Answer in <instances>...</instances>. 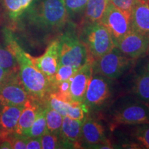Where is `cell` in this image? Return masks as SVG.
Masks as SVG:
<instances>
[{
	"label": "cell",
	"mask_w": 149,
	"mask_h": 149,
	"mask_svg": "<svg viewBox=\"0 0 149 149\" xmlns=\"http://www.w3.org/2000/svg\"><path fill=\"white\" fill-rule=\"evenodd\" d=\"M69 17L64 0H33L17 21L22 29L45 36L63 29Z\"/></svg>",
	"instance_id": "1"
},
{
	"label": "cell",
	"mask_w": 149,
	"mask_h": 149,
	"mask_svg": "<svg viewBox=\"0 0 149 149\" xmlns=\"http://www.w3.org/2000/svg\"><path fill=\"white\" fill-rule=\"evenodd\" d=\"M6 47L15 57L19 73L25 88L31 96L45 102L52 91L47 77L35 66L33 57L20 46L16 35L8 28L2 30Z\"/></svg>",
	"instance_id": "2"
},
{
	"label": "cell",
	"mask_w": 149,
	"mask_h": 149,
	"mask_svg": "<svg viewBox=\"0 0 149 149\" xmlns=\"http://www.w3.org/2000/svg\"><path fill=\"white\" fill-rule=\"evenodd\" d=\"M59 65H68L81 68L93 60L86 46L72 30H68L58 38Z\"/></svg>",
	"instance_id": "3"
},
{
	"label": "cell",
	"mask_w": 149,
	"mask_h": 149,
	"mask_svg": "<svg viewBox=\"0 0 149 149\" xmlns=\"http://www.w3.org/2000/svg\"><path fill=\"white\" fill-rule=\"evenodd\" d=\"M79 37L93 60L99 59L115 48L111 34L100 22L85 23Z\"/></svg>",
	"instance_id": "4"
},
{
	"label": "cell",
	"mask_w": 149,
	"mask_h": 149,
	"mask_svg": "<svg viewBox=\"0 0 149 149\" xmlns=\"http://www.w3.org/2000/svg\"><path fill=\"white\" fill-rule=\"evenodd\" d=\"M133 64L134 59L124 55L115 46L109 53L93 61V72L109 79H115L127 71Z\"/></svg>",
	"instance_id": "5"
},
{
	"label": "cell",
	"mask_w": 149,
	"mask_h": 149,
	"mask_svg": "<svg viewBox=\"0 0 149 149\" xmlns=\"http://www.w3.org/2000/svg\"><path fill=\"white\" fill-rule=\"evenodd\" d=\"M30 96L22 84L19 69L11 72L0 84V106L24 105Z\"/></svg>",
	"instance_id": "6"
},
{
	"label": "cell",
	"mask_w": 149,
	"mask_h": 149,
	"mask_svg": "<svg viewBox=\"0 0 149 149\" xmlns=\"http://www.w3.org/2000/svg\"><path fill=\"white\" fill-rule=\"evenodd\" d=\"M130 20L129 17L109 1L100 23L109 31L115 46L119 40L131 30Z\"/></svg>",
	"instance_id": "7"
},
{
	"label": "cell",
	"mask_w": 149,
	"mask_h": 149,
	"mask_svg": "<svg viewBox=\"0 0 149 149\" xmlns=\"http://www.w3.org/2000/svg\"><path fill=\"white\" fill-rule=\"evenodd\" d=\"M109 79L102 74L93 72L83 102L88 109L101 107L110 97Z\"/></svg>",
	"instance_id": "8"
},
{
	"label": "cell",
	"mask_w": 149,
	"mask_h": 149,
	"mask_svg": "<svg viewBox=\"0 0 149 149\" xmlns=\"http://www.w3.org/2000/svg\"><path fill=\"white\" fill-rule=\"evenodd\" d=\"M149 36L130 30L117 43L115 47L131 59L144 57L148 53Z\"/></svg>",
	"instance_id": "9"
},
{
	"label": "cell",
	"mask_w": 149,
	"mask_h": 149,
	"mask_svg": "<svg viewBox=\"0 0 149 149\" xmlns=\"http://www.w3.org/2000/svg\"><path fill=\"white\" fill-rule=\"evenodd\" d=\"M114 120L130 125L149 123V106L143 102L128 104L115 113Z\"/></svg>",
	"instance_id": "10"
},
{
	"label": "cell",
	"mask_w": 149,
	"mask_h": 149,
	"mask_svg": "<svg viewBox=\"0 0 149 149\" xmlns=\"http://www.w3.org/2000/svg\"><path fill=\"white\" fill-rule=\"evenodd\" d=\"M33 61L35 66L48 78L51 84L59 65L58 39L52 41L44 53L40 57H33Z\"/></svg>",
	"instance_id": "11"
},
{
	"label": "cell",
	"mask_w": 149,
	"mask_h": 149,
	"mask_svg": "<svg viewBox=\"0 0 149 149\" xmlns=\"http://www.w3.org/2000/svg\"><path fill=\"white\" fill-rule=\"evenodd\" d=\"M81 139L88 146H99V148H112L106 141L103 126L90 117L84 119L82 122Z\"/></svg>",
	"instance_id": "12"
},
{
	"label": "cell",
	"mask_w": 149,
	"mask_h": 149,
	"mask_svg": "<svg viewBox=\"0 0 149 149\" xmlns=\"http://www.w3.org/2000/svg\"><path fill=\"white\" fill-rule=\"evenodd\" d=\"M90 60L70 78V92L73 102L83 103L88 83L93 75L92 62Z\"/></svg>",
	"instance_id": "13"
},
{
	"label": "cell",
	"mask_w": 149,
	"mask_h": 149,
	"mask_svg": "<svg viewBox=\"0 0 149 149\" xmlns=\"http://www.w3.org/2000/svg\"><path fill=\"white\" fill-rule=\"evenodd\" d=\"M44 102L33 96H30L24 105L21 115L19 118L15 133L25 135L35 121L36 115L43 106Z\"/></svg>",
	"instance_id": "14"
},
{
	"label": "cell",
	"mask_w": 149,
	"mask_h": 149,
	"mask_svg": "<svg viewBox=\"0 0 149 149\" xmlns=\"http://www.w3.org/2000/svg\"><path fill=\"white\" fill-rule=\"evenodd\" d=\"M130 22L131 30L149 36V3L147 0H135Z\"/></svg>",
	"instance_id": "15"
},
{
	"label": "cell",
	"mask_w": 149,
	"mask_h": 149,
	"mask_svg": "<svg viewBox=\"0 0 149 149\" xmlns=\"http://www.w3.org/2000/svg\"><path fill=\"white\" fill-rule=\"evenodd\" d=\"M82 122L73 120L68 116L63 117L60 134L64 148H77L81 139Z\"/></svg>",
	"instance_id": "16"
},
{
	"label": "cell",
	"mask_w": 149,
	"mask_h": 149,
	"mask_svg": "<svg viewBox=\"0 0 149 149\" xmlns=\"http://www.w3.org/2000/svg\"><path fill=\"white\" fill-rule=\"evenodd\" d=\"M24 105L0 106V130L3 136L15 133Z\"/></svg>",
	"instance_id": "17"
},
{
	"label": "cell",
	"mask_w": 149,
	"mask_h": 149,
	"mask_svg": "<svg viewBox=\"0 0 149 149\" xmlns=\"http://www.w3.org/2000/svg\"><path fill=\"white\" fill-rule=\"evenodd\" d=\"M109 0H88L84 9V23L100 22Z\"/></svg>",
	"instance_id": "18"
},
{
	"label": "cell",
	"mask_w": 149,
	"mask_h": 149,
	"mask_svg": "<svg viewBox=\"0 0 149 149\" xmlns=\"http://www.w3.org/2000/svg\"><path fill=\"white\" fill-rule=\"evenodd\" d=\"M33 0H3L7 14L13 21H17L29 8Z\"/></svg>",
	"instance_id": "19"
},
{
	"label": "cell",
	"mask_w": 149,
	"mask_h": 149,
	"mask_svg": "<svg viewBox=\"0 0 149 149\" xmlns=\"http://www.w3.org/2000/svg\"><path fill=\"white\" fill-rule=\"evenodd\" d=\"M134 93L141 102H149V72L145 69L139 74L135 79Z\"/></svg>",
	"instance_id": "20"
},
{
	"label": "cell",
	"mask_w": 149,
	"mask_h": 149,
	"mask_svg": "<svg viewBox=\"0 0 149 149\" xmlns=\"http://www.w3.org/2000/svg\"><path fill=\"white\" fill-rule=\"evenodd\" d=\"M47 131L46 120V103L45 105L40 109L35 117V121L31 128L26 133L25 136L28 137H42Z\"/></svg>",
	"instance_id": "21"
},
{
	"label": "cell",
	"mask_w": 149,
	"mask_h": 149,
	"mask_svg": "<svg viewBox=\"0 0 149 149\" xmlns=\"http://www.w3.org/2000/svg\"><path fill=\"white\" fill-rule=\"evenodd\" d=\"M63 117L57 111L46 104V120L47 130L49 133L59 135L62 125Z\"/></svg>",
	"instance_id": "22"
},
{
	"label": "cell",
	"mask_w": 149,
	"mask_h": 149,
	"mask_svg": "<svg viewBox=\"0 0 149 149\" xmlns=\"http://www.w3.org/2000/svg\"><path fill=\"white\" fill-rule=\"evenodd\" d=\"M78 68H74L72 66H68V65H59L58 69L57 72L54 76L53 80L51 81L52 88L54 85L56 84H58L61 81L68 80L72 76L77 72Z\"/></svg>",
	"instance_id": "23"
},
{
	"label": "cell",
	"mask_w": 149,
	"mask_h": 149,
	"mask_svg": "<svg viewBox=\"0 0 149 149\" xmlns=\"http://www.w3.org/2000/svg\"><path fill=\"white\" fill-rule=\"evenodd\" d=\"M0 68L10 70L19 69L15 57L6 47L1 45H0Z\"/></svg>",
	"instance_id": "24"
},
{
	"label": "cell",
	"mask_w": 149,
	"mask_h": 149,
	"mask_svg": "<svg viewBox=\"0 0 149 149\" xmlns=\"http://www.w3.org/2000/svg\"><path fill=\"white\" fill-rule=\"evenodd\" d=\"M41 142L43 149L64 148L59 135L49 133L48 130L41 137Z\"/></svg>",
	"instance_id": "25"
},
{
	"label": "cell",
	"mask_w": 149,
	"mask_h": 149,
	"mask_svg": "<svg viewBox=\"0 0 149 149\" xmlns=\"http://www.w3.org/2000/svg\"><path fill=\"white\" fill-rule=\"evenodd\" d=\"M134 137L144 148L149 149V123L137 124L134 131Z\"/></svg>",
	"instance_id": "26"
},
{
	"label": "cell",
	"mask_w": 149,
	"mask_h": 149,
	"mask_svg": "<svg viewBox=\"0 0 149 149\" xmlns=\"http://www.w3.org/2000/svg\"><path fill=\"white\" fill-rule=\"evenodd\" d=\"M64 1L68 15L72 16L84 10L88 0H64Z\"/></svg>",
	"instance_id": "27"
},
{
	"label": "cell",
	"mask_w": 149,
	"mask_h": 149,
	"mask_svg": "<svg viewBox=\"0 0 149 149\" xmlns=\"http://www.w3.org/2000/svg\"><path fill=\"white\" fill-rule=\"evenodd\" d=\"M109 1L130 18L135 0H109Z\"/></svg>",
	"instance_id": "28"
},
{
	"label": "cell",
	"mask_w": 149,
	"mask_h": 149,
	"mask_svg": "<svg viewBox=\"0 0 149 149\" xmlns=\"http://www.w3.org/2000/svg\"><path fill=\"white\" fill-rule=\"evenodd\" d=\"M10 139L13 149H26L29 137L25 135H17L16 133H11Z\"/></svg>",
	"instance_id": "29"
},
{
	"label": "cell",
	"mask_w": 149,
	"mask_h": 149,
	"mask_svg": "<svg viewBox=\"0 0 149 149\" xmlns=\"http://www.w3.org/2000/svg\"><path fill=\"white\" fill-rule=\"evenodd\" d=\"M42 142L41 137H29L26 144V149H41Z\"/></svg>",
	"instance_id": "30"
},
{
	"label": "cell",
	"mask_w": 149,
	"mask_h": 149,
	"mask_svg": "<svg viewBox=\"0 0 149 149\" xmlns=\"http://www.w3.org/2000/svg\"><path fill=\"white\" fill-rule=\"evenodd\" d=\"M18 70V69H15ZM15 70H10V69H6V68H0V84L6 78L8 77V75Z\"/></svg>",
	"instance_id": "31"
},
{
	"label": "cell",
	"mask_w": 149,
	"mask_h": 149,
	"mask_svg": "<svg viewBox=\"0 0 149 149\" xmlns=\"http://www.w3.org/2000/svg\"><path fill=\"white\" fill-rule=\"evenodd\" d=\"M146 69L148 70V72H149V63L148 64H147V66H146Z\"/></svg>",
	"instance_id": "32"
},
{
	"label": "cell",
	"mask_w": 149,
	"mask_h": 149,
	"mask_svg": "<svg viewBox=\"0 0 149 149\" xmlns=\"http://www.w3.org/2000/svg\"><path fill=\"white\" fill-rule=\"evenodd\" d=\"M149 56V44H148V53H147Z\"/></svg>",
	"instance_id": "33"
},
{
	"label": "cell",
	"mask_w": 149,
	"mask_h": 149,
	"mask_svg": "<svg viewBox=\"0 0 149 149\" xmlns=\"http://www.w3.org/2000/svg\"><path fill=\"white\" fill-rule=\"evenodd\" d=\"M1 130H0V139H1Z\"/></svg>",
	"instance_id": "34"
},
{
	"label": "cell",
	"mask_w": 149,
	"mask_h": 149,
	"mask_svg": "<svg viewBox=\"0 0 149 149\" xmlns=\"http://www.w3.org/2000/svg\"><path fill=\"white\" fill-rule=\"evenodd\" d=\"M147 1H148V3H149V0H147Z\"/></svg>",
	"instance_id": "35"
}]
</instances>
